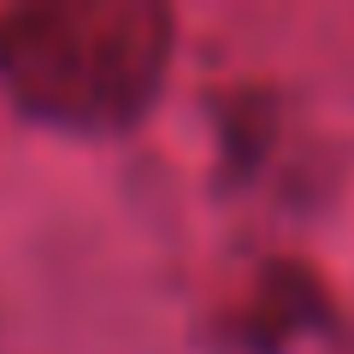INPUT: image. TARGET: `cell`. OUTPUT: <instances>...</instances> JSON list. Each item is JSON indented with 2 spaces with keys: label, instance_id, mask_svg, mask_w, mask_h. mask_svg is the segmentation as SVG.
I'll return each mask as SVG.
<instances>
[{
  "label": "cell",
  "instance_id": "6da1fadb",
  "mask_svg": "<svg viewBox=\"0 0 354 354\" xmlns=\"http://www.w3.org/2000/svg\"><path fill=\"white\" fill-rule=\"evenodd\" d=\"M171 18L148 0L30 6L0 24V71L18 101L59 124H124L153 101Z\"/></svg>",
  "mask_w": 354,
  "mask_h": 354
}]
</instances>
